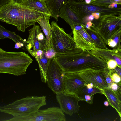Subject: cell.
I'll return each instance as SVG.
<instances>
[{
	"label": "cell",
	"mask_w": 121,
	"mask_h": 121,
	"mask_svg": "<svg viewBox=\"0 0 121 121\" xmlns=\"http://www.w3.org/2000/svg\"><path fill=\"white\" fill-rule=\"evenodd\" d=\"M54 58L65 73H79L87 70L109 72L105 61L84 50L76 54H57Z\"/></svg>",
	"instance_id": "6da1fadb"
},
{
	"label": "cell",
	"mask_w": 121,
	"mask_h": 121,
	"mask_svg": "<svg viewBox=\"0 0 121 121\" xmlns=\"http://www.w3.org/2000/svg\"><path fill=\"white\" fill-rule=\"evenodd\" d=\"M45 15H47L12 2L0 8V19L15 26L18 31L22 32L35 24L39 17Z\"/></svg>",
	"instance_id": "7a4b0ae2"
},
{
	"label": "cell",
	"mask_w": 121,
	"mask_h": 121,
	"mask_svg": "<svg viewBox=\"0 0 121 121\" xmlns=\"http://www.w3.org/2000/svg\"><path fill=\"white\" fill-rule=\"evenodd\" d=\"M32 61L28 54L8 52L0 48V73L16 76L24 75Z\"/></svg>",
	"instance_id": "3957f363"
},
{
	"label": "cell",
	"mask_w": 121,
	"mask_h": 121,
	"mask_svg": "<svg viewBox=\"0 0 121 121\" xmlns=\"http://www.w3.org/2000/svg\"><path fill=\"white\" fill-rule=\"evenodd\" d=\"M46 97L30 96L17 99L12 103L0 106V111L14 117L26 116L35 113L47 104Z\"/></svg>",
	"instance_id": "277c9868"
},
{
	"label": "cell",
	"mask_w": 121,
	"mask_h": 121,
	"mask_svg": "<svg viewBox=\"0 0 121 121\" xmlns=\"http://www.w3.org/2000/svg\"><path fill=\"white\" fill-rule=\"evenodd\" d=\"M50 25V45L57 54H76L83 51L77 45L73 38L66 33L55 21H52Z\"/></svg>",
	"instance_id": "5b68a950"
},
{
	"label": "cell",
	"mask_w": 121,
	"mask_h": 121,
	"mask_svg": "<svg viewBox=\"0 0 121 121\" xmlns=\"http://www.w3.org/2000/svg\"><path fill=\"white\" fill-rule=\"evenodd\" d=\"M66 3L82 20L92 13H100L102 17L121 16V8H112L109 7L99 6L86 4L84 1L68 0Z\"/></svg>",
	"instance_id": "8992f818"
},
{
	"label": "cell",
	"mask_w": 121,
	"mask_h": 121,
	"mask_svg": "<svg viewBox=\"0 0 121 121\" xmlns=\"http://www.w3.org/2000/svg\"><path fill=\"white\" fill-rule=\"evenodd\" d=\"M6 121H66L64 112L60 108L52 107L46 109L39 110L30 115L14 117Z\"/></svg>",
	"instance_id": "52a82bcc"
},
{
	"label": "cell",
	"mask_w": 121,
	"mask_h": 121,
	"mask_svg": "<svg viewBox=\"0 0 121 121\" xmlns=\"http://www.w3.org/2000/svg\"><path fill=\"white\" fill-rule=\"evenodd\" d=\"M91 28L97 31L107 45L109 39L121 32V16H112L104 18L97 26Z\"/></svg>",
	"instance_id": "ba28073f"
},
{
	"label": "cell",
	"mask_w": 121,
	"mask_h": 121,
	"mask_svg": "<svg viewBox=\"0 0 121 121\" xmlns=\"http://www.w3.org/2000/svg\"><path fill=\"white\" fill-rule=\"evenodd\" d=\"M65 73L54 57L52 58L46 73V83L56 94L64 92Z\"/></svg>",
	"instance_id": "9c48e42d"
},
{
	"label": "cell",
	"mask_w": 121,
	"mask_h": 121,
	"mask_svg": "<svg viewBox=\"0 0 121 121\" xmlns=\"http://www.w3.org/2000/svg\"><path fill=\"white\" fill-rule=\"evenodd\" d=\"M29 30V36L26 41V48L33 57H35L36 52L39 50L46 51L50 47V43L44 37L41 32L40 26L35 24Z\"/></svg>",
	"instance_id": "30bf717a"
},
{
	"label": "cell",
	"mask_w": 121,
	"mask_h": 121,
	"mask_svg": "<svg viewBox=\"0 0 121 121\" xmlns=\"http://www.w3.org/2000/svg\"><path fill=\"white\" fill-rule=\"evenodd\" d=\"M56 98L64 113L70 116L73 113H78L80 107L78 102L83 100L77 95L62 92L56 94Z\"/></svg>",
	"instance_id": "8fae6325"
},
{
	"label": "cell",
	"mask_w": 121,
	"mask_h": 121,
	"mask_svg": "<svg viewBox=\"0 0 121 121\" xmlns=\"http://www.w3.org/2000/svg\"><path fill=\"white\" fill-rule=\"evenodd\" d=\"M64 82L63 93L77 95L87 84L78 73H65Z\"/></svg>",
	"instance_id": "7c38bea8"
},
{
	"label": "cell",
	"mask_w": 121,
	"mask_h": 121,
	"mask_svg": "<svg viewBox=\"0 0 121 121\" xmlns=\"http://www.w3.org/2000/svg\"><path fill=\"white\" fill-rule=\"evenodd\" d=\"M105 72L87 70L78 73L86 83H92L94 86L102 90L108 87L105 77Z\"/></svg>",
	"instance_id": "4fadbf2b"
},
{
	"label": "cell",
	"mask_w": 121,
	"mask_h": 121,
	"mask_svg": "<svg viewBox=\"0 0 121 121\" xmlns=\"http://www.w3.org/2000/svg\"><path fill=\"white\" fill-rule=\"evenodd\" d=\"M72 32L75 42L78 46L83 50L90 51L95 47L94 41L84 26H82L78 30L73 29Z\"/></svg>",
	"instance_id": "5bb4252c"
},
{
	"label": "cell",
	"mask_w": 121,
	"mask_h": 121,
	"mask_svg": "<svg viewBox=\"0 0 121 121\" xmlns=\"http://www.w3.org/2000/svg\"><path fill=\"white\" fill-rule=\"evenodd\" d=\"M90 51L92 54L103 59L106 63L110 60H115L117 66L121 68V49H104L95 47Z\"/></svg>",
	"instance_id": "9a60e30c"
},
{
	"label": "cell",
	"mask_w": 121,
	"mask_h": 121,
	"mask_svg": "<svg viewBox=\"0 0 121 121\" xmlns=\"http://www.w3.org/2000/svg\"><path fill=\"white\" fill-rule=\"evenodd\" d=\"M59 17L64 20L72 30L78 25L85 26L81 19L66 3L60 9Z\"/></svg>",
	"instance_id": "2e32d148"
},
{
	"label": "cell",
	"mask_w": 121,
	"mask_h": 121,
	"mask_svg": "<svg viewBox=\"0 0 121 121\" xmlns=\"http://www.w3.org/2000/svg\"><path fill=\"white\" fill-rule=\"evenodd\" d=\"M110 105L116 110L121 119V94L116 92L109 87L102 90Z\"/></svg>",
	"instance_id": "e0dca14e"
},
{
	"label": "cell",
	"mask_w": 121,
	"mask_h": 121,
	"mask_svg": "<svg viewBox=\"0 0 121 121\" xmlns=\"http://www.w3.org/2000/svg\"><path fill=\"white\" fill-rule=\"evenodd\" d=\"M20 5L51 16L44 0H25L24 3Z\"/></svg>",
	"instance_id": "ac0fdd59"
},
{
	"label": "cell",
	"mask_w": 121,
	"mask_h": 121,
	"mask_svg": "<svg viewBox=\"0 0 121 121\" xmlns=\"http://www.w3.org/2000/svg\"><path fill=\"white\" fill-rule=\"evenodd\" d=\"M50 11L51 17L57 22L60 9L68 0H44Z\"/></svg>",
	"instance_id": "d6986e66"
},
{
	"label": "cell",
	"mask_w": 121,
	"mask_h": 121,
	"mask_svg": "<svg viewBox=\"0 0 121 121\" xmlns=\"http://www.w3.org/2000/svg\"><path fill=\"white\" fill-rule=\"evenodd\" d=\"M35 57L39 66L41 81L44 83H46V73L52 59H49L46 57L44 50L43 53L41 55Z\"/></svg>",
	"instance_id": "ffe728a7"
},
{
	"label": "cell",
	"mask_w": 121,
	"mask_h": 121,
	"mask_svg": "<svg viewBox=\"0 0 121 121\" xmlns=\"http://www.w3.org/2000/svg\"><path fill=\"white\" fill-rule=\"evenodd\" d=\"M51 16L48 15H43L37 19V22L40 25L45 34L47 40L50 43L51 38V27L49 22Z\"/></svg>",
	"instance_id": "44dd1931"
},
{
	"label": "cell",
	"mask_w": 121,
	"mask_h": 121,
	"mask_svg": "<svg viewBox=\"0 0 121 121\" xmlns=\"http://www.w3.org/2000/svg\"><path fill=\"white\" fill-rule=\"evenodd\" d=\"M9 38L12 39L16 43H21L25 44L26 47V41L23 39L15 32H12L5 29L0 24V39H3Z\"/></svg>",
	"instance_id": "7402d4cb"
},
{
	"label": "cell",
	"mask_w": 121,
	"mask_h": 121,
	"mask_svg": "<svg viewBox=\"0 0 121 121\" xmlns=\"http://www.w3.org/2000/svg\"><path fill=\"white\" fill-rule=\"evenodd\" d=\"M86 29L94 41L95 47L102 49H108L103 39L96 31L91 28Z\"/></svg>",
	"instance_id": "603a6c76"
},
{
	"label": "cell",
	"mask_w": 121,
	"mask_h": 121,
	"mask_svg": "<svg viewBox=\"0 0 121 121\" xmlns=\"http://www.w3.org/2000/svg\"><path fill=\"white\" fill-rule=\"evenodd\" d=\"M99 6L109 7L112 8H117L120 5L113 0H93L89 4Z\"/></svg>",
	"instance_id": "cb8c5ba5"
},
{
	"label": "cell",
	"mask_w": 121,
	"mask_h": 121,
	"mask_svg": "<svg viewBox=\"0 0 121 121\" xmlns=\"http://www.w3.org/2000/svg\"><path fill=\"white\" fill-rule=\"evenodd\" d=\"M97 93L103 94L102 90L94 86L92 88H88L85 86L80 91L77 95H88L92 96Z\"/></svg>",
	"instance_id": "d4e9b609"
},
{
	"label": "cell",
	"mask_w": 121,
	"mask_h": 121,
	"mask_svg": "<svg viewBox=\"0 0 121 121\" xmlns=\"http://www.w3.org/2000/svg\"><path fill=\"white\" fill-rule=\"evenodd\" d=\"M44 51L45 56L49 59H52L57 54L54 50L50 45L48 49L46 51L44 50Z\"/></svg>",
	"instance_id": "484cf974"
},
{
	"label": "cell",
	"mask_w": 121,
	"mask_h": 121,
	"mask_svg": "<svg viewBox=\"0 0 121 121\" xmlns=\"http://www.w3.org/2000/svg\"><path fill=\"white\" fill-rule=\"evenodd\" d=\"M121 32L117 34L112 38L111 39L113 40L116 44V49H121V46L120 44Z\"/></svg>",
	"instance_id": "4316f807"
},
{
	"label": "cell",
	"mask_w": 121,
	"mask_h": 121,
	"mask_svg": "<svg viewBox=\"0 0 121 121\" xmlns=\"http://www.w3.org/2000/svg\"><path fill=\"white\" fill-rule=\"evenodd\" d=\"M111 76L114 82L117 83L121 85V77L117 73L112 72L111 70Z\"/></svg>",
	"instance_id": "83f0119b"
},
{
	"label": "cell",
	"mask_w": 121,
	"mask_h": 121,
	"mask_svg": "<svg viewBox=\"0 0 121 121\" xmlns=\"http://www.w3.org/2000/svg\"><path fill=\"white\" fill-rule=\"evenodd\" d=\"M78 96L82 99L83 101H85L87 103L90 104H92L93 103V95L91 96L88 95H85Z\"/></svg>",
	"instance_id": "f1b7e54d"
},
{
	"label": "cell",
	"mask_w": 121,
	"mask_h": 121,
	"mask_svg": "<svg viewBox=\"0 0 121 121\" xmlns=\"http://www.w3.org/2000/svg\"><path fill=\"white\" fill-rule=\"evenodd\" d=\"M104 75L106 82L108 85V87H109L114 82L111 78L110 70L109 72H105Z\"/></svg>",
	"instance_id": "f546056e"
},
{
	"label": "cell",
	"mask_w": 121,
	"mask_h": 121,
	"mask_svg": "<svg viewBox=\"0 0 121 121\" xmlns=\"http://www.w3.org/2000/svg\"><path fill=\"white\" fill-rule=\"evenodd\" d=\"M109 87L114 91L121 94V85L114 82Z\"/></svg>",
	"instance_id": "4dcf8cb0"
},
{
	"label": "cell",
	"mask_w": 121,
	"mask_h": 121,
	"mask_svg": "<svg viewBox=\"0 0 121 121\" xmlns=\"http://www.w3.org/2000/svg\"><path fill=\"white\" fill-rule=\"evenodd\" d=\"M107 63L108 67L110 70L114 69L117 66L116 62L113 59L109 60L107 62Z\"/></svg>",
	"instance_id": "1f68e13d"
},
{
	"label": "cell",
	"mask_w": 121,
	"mask_h": 121,
	"mask_svg": "<svg viewBox=\"0 0 121 121\" xmlns=\"http://www.w3.org/2000/svg\"><path fill=\"white\" fill-rule=\"evenodd\" d=\"M107 45L113 49H117L116 44V43L111 39H110L108 40Z\"/></svg>",
	"instance_id": "d6a6232c"
},
{
	"label": "cell",
	"mask_w": 121,
	"mask_h": 121,
	"mask_svg": "<svg viewBox=\"0 0 121 121\" xmlns=\"http://www.w3.org/2000/svg\"><path fill=\"white\" fill-rule=\"evenodd\" d=\"M111 70L113 72L117 73L121 77V68L117 66L114 69Z\"/></svg>",
	"instance_id": "836d02e7"
},
{
	"label": "cell",
	"mask_w": 121,
	"mask_h": 121,
	"mask_svg": "<svg viewBox=\"0 0 121 121\" xmlns=\"http://www.w3.org/2000/svg\"><path fill=\"white\" fill-rule=\"evenodd\" d=\"M11 2V0H0V8Z\"/></svg>",
	"instance_id": "e575fe53"
},
{
	"label": "cell",
	"mask_w": 121,
	"mask_h": 121,
	"mask_svg": "<svg viewBox=\"0 0 121 121\" xmlns=\"http://www.w3.org/2000/svg\"><path fill=\"white\" fill-rule=\"evenodd\" d=\"M25 0H11V2L16 4H21L23 3Z\"/></svg>",
	"instance_id": "d590c367"
},
{
	"label": "cell",
	"mask_w": 121,
	"mask_h": 121,
	"mask_svg": "<svg viewBox=\"0 0 121 121\" xmlns=\"http://www.w3.org/2000/svg\"><path fill=\"white\" fill-rule=\"evenodd\" d=\"M93 84L91 83L87 84L86 87L87 88H92L94 86Z\"/></svg>",
	"instance_id": "8d00e7d4"
},
{
	"label": "cell",
	"mask_w": 121,
	"mask_h": 121,
	"mask_svg": "<svg viewBox=\"0 0 121 121\" xmlns=\"http://www.w3.org/2000/svg\"><path fill=\"white\" fill-rule=\"evenodd\" d=\"M116 3L121 6V0H113Z\"/></svg>",
	"instance_id": "74e56055"
},
{
	"label": "cell",
	"mask_w": 121,
	"mask_h": 121,
	"mask_svg": "<svg viewBox=\"0 0 121 121\" xmlns=\"http://www.w3.org/2000/svg\"><path fill=\"white\" fill-rule=\"evenodd\" d=\"M104 105L106 106H108L109 105V103L108 101H105L104 103Z\"/></svg>",
	"instance_id": "f35d334b"
},
{
	"label": "cell",
	"mask_w": 121,
	"mask_h": 121,
	"mask_svg": "<svg viewBox=\"0 0 121 121\" xmlns=\"http://www.w3.org/2000/svg\"><path fill=\"white\" fill-rule=\"evenodd\" d=\"M91 0H84L85 2L87 4H89L91 2Z\"/></svg>",
	"instance_id": "ab89813d"
},
{
	"label": "cell",
	"mask_w": 121,
	"mask_h": 121,
	"mask_svg": "<svg viewBox=\"0 0 121 121\" xmlns=\"http://www.w3.org/2000/svg\"><path fill=\"white\" fill-rule=\"evenodd\" d=\"M75 0L77 1H84V0Z\"/></svg>",
	"instance_id": "60d3db41"
},
{
	"label": "cell",
	"mask_w": 121,
	"mask_h": 121,
	"mask_svg": "<svg viewBox=\"0 0 121 121\" xmlns=\"http://www.w3.org/2000/svg\"><path fill=\"white\" fill-rule=\"evenodd\" d=\"M0 20L1 21H3L1 19H0Z\"/></svg>",
	"instance_id": "b9f144b4"
}]
</instances>
